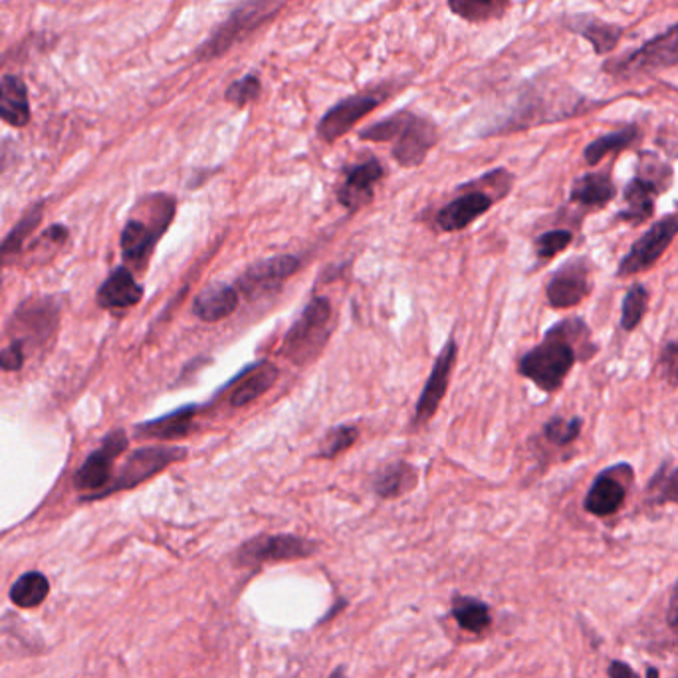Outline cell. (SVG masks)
Instances as JSON below:
<instances>
[{
  "instance_id": "52a82bcc",
  "label": "cell",
  "mask_w": 678,
  "mask_h": 678,
  "mask_svg": "<svg viewBox=\"0 0 678 678\" xmlns=\"http://www.w3.org/2000/svg\"><path fill=\"white\" fill-rule=\"evenodd\" d=\"M316 550H318L316 541L306 540L293 534H276V536H257L252 540L245 541L235 559L242 568H258L267 564L310 558Z\"/></svg>"
},
{
  "instance_id": "2e32d148",
  "label": "cell",
  "mask_w": 678,
  "mask_h": 678,
  "mask_svg": "<svg viewBox=\"0 0 678 678\" xmlns=\"http://www.w3.org/2000/svg\"><path fill=\"white\" fill-rule=\"evenodd\" d=\"M280 377V369L272 361H258L255 366L242 369L232 383H230L229 403L232 407H245L267 395Z\"/></svg>"
},
{
  "instance_id": "ab89813d",
  "label": "cell",
  "mask_w": 678,
  "mask_h": 678,
  "mask_svg": "<svg viewBox=\"0 0 678 678\" xmlns=\"http://www.w3.org/2000/svg\"><path fill=\"white\" fill-rule=\"evenodd\" d=\"M669 625L672 631L678 632V584L677 587H675L672 599H670Z\"/></svg>"
},
{
  "instance_id": "f546056e",
  "label": "cell",
  "mask_w": 678,
  "mask_h": 678,
  "mask_svg": "<svg viewBox=\"0 0 678 678\" xmlns=\"http://www.w3.org/2000/svg\"><path fill=\"white\" fill-rule=\"evenodd\" d=\"M637 139V128H625L621 131H615L609 136L596 139L594 143H589L584 151L587 163L589 166H596L604 157L609 153H619L624 151L625 147L631 146L632 141Z\"/></svg>"
},
{
  "instance_id": "d590c367",
  "label": "cell",
  "mask_w": 678,
  "mask_h": 678,
  "mask_svg": "<svg viewBox=\"0 0 678 678\" xmlns=\"http://www.w3.org/2000/svg\"><path fill=\"white\" fill-rule=\"evenodd\" d=\"M569 242H571L569 230H550L536 240V252L541 260H548V258L558 257L561 250L568 248Z\"/></svg>"
},
{
  "instance_id": "8fae6325",
  "label": "cell",
  "mask_w": 678,
  "mask_h": 678,
  "mask_svg": "<svg viewBox=\"0 0 678 678\" xmlns=\"http://www.w3.org/2000/svg\"><path fill=\"white\" fill-rule=\"evenodd\" d=\"M298 270H300V258L292 255L258 260L240 276L239 290L250 300H257L267 293L280 290V286L285 285L288 278H292Z\"/></svg>"
},
{
  "instance_id": "7402d4cb",
  "label": "cell",
  "mask_w": 678,
  "mask_h": 678,
  "mask_svg": "<svg viewBox=\"0 0 678 678\" xmlns=\"http://www.w3.org/2000/svg\"><path fill=\"white\" fill-rule=\"evenodd\" d=\"M625 502V486L614 477V470H607L596 478L586 498V510L594 516H611Z\"/></svg>"
},
{
  "instance_id": "ffe728a7",
  "label": "cell",
  "mask_w": 678,
  "mask_h": 678,
  "mask_svg": "<svg viewBox=\"0 0 678 678\" xmlns=\"http://www.w3.org/2000/svg\"><path fill=\"white\" fill-rule=\"evenodd\" d=\"M0 120L12 128H24L30 121L28 88L19 76H4L0 80Z\"/></svg>"
},
{
  "instance_id": "d6a6232c",
  "label": "cell",
  "mask_w": 678,
  "mask_h": 678,
  "mask_svg": "<svg viewBox=\"0 0 678 678\" xmlns=\"http://www.w3.org/2000/svg\"><path fill=\"white\" fill-rule=\"evenodd\" d=\"M647 302H649V292L645 290V286H632L629 293L625 296L624 313H621L624 330L631 331L639 326V321L647 312Z\"/></svg>"
},
{
  "instance_id": "44dd1931",
  "label": "cell",
  "mask_w": 678,
  "mask_h": 678,
  "mask_svg": "<svg viewBox=\"0 0 678 678\" xmlns=\"http://www.w3.org/2000/svg\"><path fill=\"white\" fill-rule=\"evenodd\" d=\"M195 412H197V407L187 405L177 411L169 412L166 417H159L156 421L138 425L136 431H138V437H143V439H183L193 429Z\"/></svg>"
},
{
  "instance_id": "7a4b0ae2",
  "label": "cell",
  "mask_w": 678,
  "mask_h": 678,
  "mask_svg": "<svg viewBox=\"0 0 678 678\" xmlns=\"http://www.w3.org/2000/svg\"><path fill=\"white\" fill-rule=\"evenodd\" d=\"M282 4L285 0H239L230 9L229 17L212 30L195 52V60L201 64L219 60L252 32H257L258 28L265 27L268 20L275 19Z\"/></svg>"
},
{
  "instance_id": "74e56055",
  "label": "cell",
  "mask_w": 678,
  "mask_h": 678,
  "mask_svg": "<svg viewBox=\"0 0 678 678\" xmlns=\"http://www.w3.org/2000/svg\"><path fill=\"white\" fill-rule=\"evenodd\" d=\"M660 363H662V371L670 386H678V343H669L667 348L662 349Z\"/></svg>"
},
{
  "instance_id": "d4e9b609",
  "label": "cell",
  "mask_w": 678,
  "mask_h": 678,
  "mask_svg": "<svg viewBox=\"0 0 678 678\" xmlns=\"http://www.w3.org/2000/svg\"><path fill=\"white\" fill-rule=\"evenodd\" d=\"M568 28L571 32H578L586 38L587 42H591L597 54H606L609 50H614L615 44L624 34L621 28L606 24L594 17H576V19L568 20Z\"/></svg>"
},
{
  "instance_id": "836d02e7",
  "label": "cell",
  "mask_w": 678,
  "mask_h": 678,
  "mask_svg": "<svg viewBox=\"0 0 678 678\" xmlns=\"http://www.w3.org/2000/svg\"><path fill=\"white\" fill-rule=\"evenodd\" d=\"M358 427H351V425H341L338 429H333L328 435L326 445L321 447V459H333V457H338L341 452H346L358 440Z\"/></svg>"
},
{
  "instance_id": "8992f818",
  "label": "cell",
  "mask_w": 678,
  "mask_h": 678,
  "mask_svg": "<svg viewBox=\"0 0 678 678\" xmlns=\"http://www.w3.org/2000/svg\"><path fill=\"white\" fill-rule=\"evenodd\" d=\"M399 90H401V83L383 82L339 100L336 106H331L330 110L323 113V118L318 123V138L326 143L338 141L371 111L383 106L389 98H393Z\"/></svg>"
},
{
  "instance_id": "6da1fadb",
  "label": "cell",
  "mask_w": 678,
  "mask_h": 678,
  "mask_svg": "<svg viewBox=\"0 0 678 678\" xmlns=\"http://www.w3.org/2000/svg\"><path fill=\"white\" fill-rule=\"evenodd\" d=\"M359 138L373 143H391L393 159L401 167L421 166L439 141V129L419 113L401 110L359 131Z\"/></svg>"
},
{
  "instance_id": "9a60e30c",
  "label": "cell",
  "mask_w": 678,
  "mask_h": 678,
  "mask_svg": "<svg viewBox=\"0 0 678 678\" xmlns=\"http://www.w3.org/2000/svg\"><path fill=\"white\" fill-rule=\"evenodd\" d=\"M589 293L587 265L579 258L559 268L548 285V302L554 308H571Z\"/></svg>"
},
{
  "instance_id": "7c38bea8",
  "label": "cell",
  "mask_w": 678,
  "mask_h": 678,
  "mask_svg": "<svg viewBox=\"0 0 678 678\" xmlns=\"http://www.w3.org/2000/svg\"><path fill=\"white\" fill-rule=\"evenodd\" d=\"M678 235V215L660 220L632 245L619 267V276H632L651 268Z\"/></svg>"
},
{
  "instance_id": "8d00e7d4",
  "label": "cell",
  "mask_w": 678,
  "mask_h": 678,
  "mask_svg": "<svg viewBox=\"0 0 678 678\" xmlns=\"http://www.w3.org/2000/svg\"><path fill=\"white\" fill-rule=\"evenodd\" d=\"M24 366V351L20 341H12L9 348L0 349V367L7 371H19Z\"/></svg>"
},
{
  "instance_id": "603a6c76",
  "label": "cell",
  "mask_w": 678,
  "mask_h": 678,
  "mask_svg": "<svg viewBox=\"0 0 678 678\" xmlns=\"http://www.w3.org/2000/svg\"><path fill=\"white\" fill-rule=\"evenodd\" d=\"M659 195V187L655 181L637 177L625 189V211L619 215V219L629 220L632 225H639L642 220L649 219L655 209V201Z\"/></svg>"
},
{
  "instance_id": "484cf974",
  "label": "cell",
  "mask_w": 678,
  "mask_h": 678,
  "mask_svg": "<svg viewBox=\"0 0 678 678\" xmlns=\"http://www.w3.org/2000/svg\"><path fill=\"white\" fill-rule=\"evenodd\" d=\"M452 617L460 629L480 635L492 624L490 607L477 597L457 596L452 601Z\"/></svg>"
},
{
  "instance_id": "cb8c5ba5",
  "label": "cell",
  "mask_w": 678,
  "mask_h": 678,
  "mask_svg": "<svg viewBox=\"0 0 678 678\" xmlns=\"http://www.w3.org/2000/svg\"><path fill=\"white\" fill-rule=\"evenodd\" d=\"M419 482L417 468L409 462H393L381 468L373 478V490L381 498H399V496L411 492Z\"/></svg>"
},
{
  "instance_id": "83f0119b",
  "label": "cell",
  "mask_w": 678,
  "mask_h": 678,
  "mask_svg": "<svg viewBox=\"0 0 678 678\" xmlns=\"http://www.w3.org/2000/svg\"><path fill=\"white\" fill-rule=\"evenodd\" d=\"M50 594V584L40 571H28L10 587V601L22 609L38 607Z\"/></svg>"
},
{
  "instance_id": "5b68a950",
  "label": "cell",
  "mask_w": 678,
  "mask_h": 678,
  "mask_svg": "<svg viewBox=\"0 0 678 678\" xmlns=\"http://www.w3.org/2000/svg\"><path fill=\"white\" fill-rule=\"evenodd\" d=\"M331 303L328 298L318 296L303 308L300 318L285 336L280 356L296 366H308L318 358L331 333Z\"/></svg>"
},
{
  "instance_id": "4316f807",
  "label": "cell",
  "mask_w": 678,
  "mask_h": 678,
  "mask_svg": "<svg viewBox=\"0 0 678 678\" xmlns=\"http://www.w3.org/2000/svg\"><path fill=\"white\" fill-rule=\"evenodd\" d=\"M615 197V187L607 175L591 173L579 177L571 187V201L584 207H604Z\"/></svg>"
},
{
  "instance_id": "277c9868",
  "label": "cell",
  "mask_w": 678,
  "mask_h": 678,
  "mask_svg": "<svg viewBox=\"0 0 678 678\" xmlns=\"http://www.w3.org/2000/svg\"><path fill=\"white\" fill-rule=\"evenodd\" d=\"M578 353L569 341L568 321H561L558 328L548 331L538 348L524 356L520 361V373L528 377L541 391H556L566 381Z\"/></svg>"
},
{
  "instance_id": "f1b7e54d",
  "label": "cell",
  "mask_w": 678,
  "mask_h": 678,
  "mask_svg": "<svg viewBox=\"0 0 678 678\" xmlns=\"http://www.w3.org/2000/svg\"><path fill=\"white\" fill-rule=\"evenodd\" d=\"M452 14L467 22H482V20L500 17L506 9L508 0H447Z\"/></svg>"
},
{
  "instance_id": "60d3db41",
  "label": "cell",
  "mask_w": 678,
  "mask_h": 678,
  "mask_svg": "<svg viewBox=\"0 0 678 678\" xmlns=\"http://www.w3.org/2000/svg\"><path fill=\"white\" fill-rule=\"evenodd\" d=\"M328 678H348V675H346V667H338Z\"/></svg>"
},
{
  "instance_id": "9c48e42d",
  "label": "cell",
  "mask_w": 678,
  "mask_h": 678,
  "mask_svg": "<svg viewBox=\"0 0 678 678\" xmlns=\"http://www.w3.org/2000/svg\"><path fill=\"white\" fill-rule=\"evenodd\" d=\"M675 64H678V22L667 32L645 42L639 50H635L624 60L607 66V72L627 78V76L657 72Z\"/></svg>"
},
{
  "instance_id": "ac0fdd59",
  "label": "cell",
  "mask_w": 678,
  "mask_h": 678,
  "mask_svg": "<svg viewBox=\"0 0 678 678\" xmlns=\"http://www.w3.org/2000/svg\"><path fill=\"white\" fill-rule=\"evenodd\" d=\"M141 298L143 288L138 285L128 268L113 270L98 292V303L106 310H128L141 302Z\"/></svg>"
},
{
  "instance_id": "e575fe53",
  "label": "cell",
  "mask_w": 678,
  "mask_h": 678,
  "mask_svg": "<svg viewBox=\"0 0 678 678\" xmlns=\"http://www.w3.org/2000/svg\"><path fill=\"white\" fill-rule=\"evenodd\" d=\"M581 427H584V421L581 419H571V421H566V419H551L548 425H546V437L554 442V445H559V447H564V445H569V442H574V440L578 439L579 431H581Z\"/></svg>"
},
{
  "instance_id": "e0dca14e",
  "label": "cell",
  "mask_w": 678,
  "mask_h": 678,
  "mask_svg": "<svg viewBox=\"0 0 678 678\" xmlns=\"http://www.w3.org/2000/svg\"><path fill=\"white\" fill-rule=\"evenodd\" d=\"M492 197L482 193V191H470L462 195L459 199L449 202L447 207H442L437 217V222L442 230L447 232H459L467 229L468 225H472L478 217H482L490 207H492Z\"/></svg>"
},
{
  "instance_id": "5bb4252c",
  "label": "cell",
  "mask_w": 678,
  "mask_h": 678,
  "mask_svg": "<svg viewBox=\"0 0 678 678\" xmlns=\"http://www.w3.org/2000/svg\"><path fill=\"white\" fill-rule=\"evenodd\" d=\"M383 167L377 159H369L361 166H356L349 169L346 175V181L339 187L338 201L348 209V211H359L373 201L376 193V185L383 179Z\"/></svg>"
},
{
  "instance_id": "ba28073f",
  "label": "cell",
  "mask_w": 678,
  "mask_h": 678,
  "mask_svg": "<svg viewBox=\"0 0 678 678\" xmlns=\"http://www.w3.org/2000/svg\"><path fill=\"white\" fill-rule=\"evenodd\" d=\"M185 459H187V450L179 449V447H147V449L136 450L129 455L126 465L121 467L120 475L111 478L110 485L96 496V500L103 496L116 495L121 490L136 488L149 478L163 472L167 467Z\"/></svg>"
},
{
  "instance_id": "30bf717a",
  "label": "cell",
  "mask_w": 678,
  "mask_h": 678,
  "mask_svg": "<svg viewBox=\"0 0 678 678\" xmlns=\"http://www.w3.org/2000/svg\"><path fill=\"white\" fill-rule=\"evenodd\" d=\"M128 449V437L126 432H111L108 439L103 440L100 449L92 452L83 462L80 472L76 475V486L88 492V500H96V496L111 482V467L123 450Z\"/></svg>"
},
{
  "instance_id": "4dcf8cb0",
  "label": "cell",
  "mask_w": 678,
  "mask_h": 678,
  "mask_svg": "<svg viewBox=\"0 0 678 678\" xmlns=\"http://www.w3.org/2000/svg\"><path fill=\"white\" fill-rule=\"evenodd\" d=\"M262 92V80L257 73H247L240 80H235L225 92V100L235 108H247L260 98Z\"/></svg>"
},
{
  "instance_id": "f35d334b",
  "label": "cell",
  "mask_w": 678,
  "mask_h": 678,
  "mask_svg": "<svg viewBox=\"0 0 678 678\" xmlns=\"http://www.w3.org/2000/svg\"><path fill=\"white\" fill-rule=\"evenodd\" d=\"M609 677L611 678H641L635 670L629 667V665H625L621 660H614L611 662V667H609ZM647 678H659V669H655V667H649L647 669Z\"/></svg>"
},
{
  "instance_id": "d6986e66",
  "label": "cell",
  "mask_w": 678,
  "mask_h": 678,
  "mask_svg": "<svg viewBox=\"0 0 678 678\" xmlns=\"http://www.w3.org/2000/svg\"><path fill=\"white\" fill-rule=\"evenodd\" d=\"M239 290L229 285L207 286L197 298H195V316L202 321L217 323L227 320L229 316L237 312L239 308Z\"/></svg>"
},
{
  "instance_id": "1f68e13d",
  "label": "cell",
  "mask_w": 678,
  "mask_h": 678,
  "mask_svg": "<svg viewBox=\"0 0 678 678\" xmlns=\"http://www.w3.org/2000/svg\"><path fill=\"white\" fill-rule=\"evenodd\" d=\"M38 219H40V211H38V209L30 211V215H27L24 219L20 220L19 225L14 227V230L10 232L9 237L0 242V268L4 267L10 258H14V255L19 252L22 242H24V239L30 235V230L37 225Z\"/></svg>"
},
{
  "instance_id": "3957f363",
  "label": "cell",
  "mask_w": 678,
  "mask_h": 678,
  "mask_svg": "<svg viewBox=\"0 0 678 678\" xmlns=\"http://www.w3.org/2000/svg\"><path fill=\"white\" fill-rule=\"evenodd\" d=\"M143 207V217H131L121 232V255L129 265L143 268L151 257L157 240L167 232L175 217V201L169 195H151Z\"/></svg>"
},
{
  "instance_id": "4fadbf2b",
  "label": "cell",
  "mask_w": 678,
  "mask_h": 678,
  "mask_svg": "<svg viewBox=\"0 0 678 678\" xmlns=\"http://www.w3.org/2000/svg\"><path fill=\"white\" fill-rule=\"evenodd\" d=\"M455 361H457V343H455V339L450 338L447 346L440 351L439 358L435 361L431 376L427 379L421 397L417 401V411H415L417 425L431 421L432 415L439 411L440 401L445 399V395L449 391V381Z\"/></svg>"
}]
</instances>
